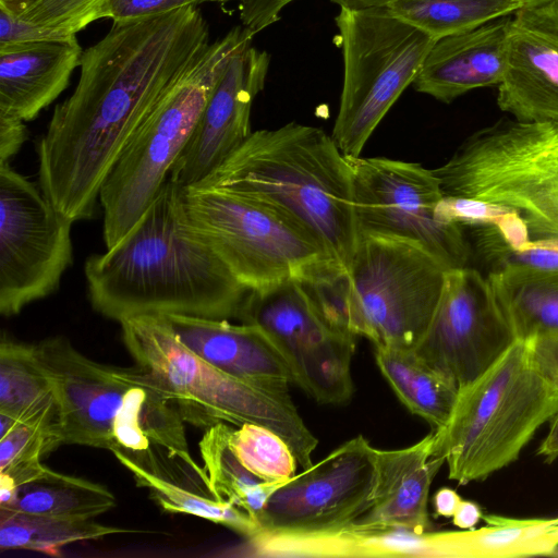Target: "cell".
Listing matches in <instances>:
<instances>
[{
  "label": "cell",
  "mask_w": 558,
  "mask_h": 558,
  "mask_svg": "<svg viewBox=\"0 0 558 558\" xmlns=\"http://www.w3.org/2000/svg\"><path fill=\"white\" fill-rule=\"evenodd\" d=\"M0 1H5V0H0Z\"/></svg>",
  "instance_id": "7dc6e473"
},
{
  "label": "cell",
  "mask_w": 558,
  "mask_h": 558,
  "mask_svg": "<svg viewBox=\"0 0 558 558\" xmlns=\"http://www.w3.org/2000/svg\"><path fill=\"white\" fill-rule=\"evenodd\" d=\"M33 349L53 386L63 445L131 452L160 446L194 461L185 422L143 368L98 363L61 336Z\"/></svg>",
  "instance_id": "277c9868"
},
{
  "label": "cell",
  "mask_w": 558,
  "mask_h": 558,
  "mask_svg": "<svg viewBox=\"0 0 558 558\" xmlns=\"http://www.w3.org/2000/svg\"><path fill=\"white\" fill-rule=\"evenodd\" d=\"M87 295L100 315L236 318L250 291L190 225L184 187L167 179L133 228L84 264Z\"/></svg>",
  "instance_id": "7a4b0ae2"
},
{
  "label": "cell",
  "mask_w": 558,
  "mask_h": 558,
  "mask_svg": "<svg viewBox=\"0 0 558 558\" xmlns=\"http://www.w3.org/2000/svg\"><path fill=\"white\" fill-rule=\"evenodd\" d=\"M210 44L196 5L113 22L83 51L72 95L37 143L38 185L73 222L95 217L101 186L129 140Z\"/></svg>",
  "instance_id": "6da1fadb"
},
{
  "label": "cell",
  "mask_w": 558,
  "mask_h": 558,
  "mask_svg": "<svg viewBox=\"0 0 558 558\" xmlns=\"http://www.w3.org/2000/svg\"><path fill=\"white\" fill-rule=\"evenodd\" d=\"M494 227L512 250H521L532 241L527 225L513 209L502 215Z\"/></svg>",
  "instance_id": "ab89813d"
},
{
  "label": "cell",
  "mask_w": 558,
  "mask_h": 558,
  "mask_svg": "<svg viewBox=\"0 0 558 558\" xmlns=\"http://www.w3.org/2000/svg\"><path fill=\"white\" fill-rule=\"evenodd\" d=\"M526 342L537 367L558 388V339H536Z\"/></svg>",
  "instance_id": "60d3db41"
},
{
  "label": "cell",
  "mask_w": 558,
  "mask_h": 558,
  "mask_svg": "<svg viewBox=\"0 0 558 558\" xmlns=\"http://www.w3.org/2000/svg\"><path fill=\"white\" fill-rule=\"evenodd\" d=\"M230 447L241 463L267 483L283 484L295 475L296 457L272 429L244 423L230 433Z\"/></svg>",
  "instance_id": "1f68e13d"
},
{
  "label": "cell",
  "mask_w": 558,
  "mask_h": 558,
  "mask_svg": "<svg viewBox=\"0 0 558 558\" xmlns=\"http://www.w3.org/2000/svg\"><path fill=\"white\" fill-rule=\"evenodd\" d=\"M107 0H5L0 7L29 23L76 34L96 20Z\"/></svg>",
  "instance_id": "836d02e7"
},
{
  "label": "cell",
  "mask_w": 558,
  "mask_h": 558,
  "mask_svg": "<svg viewBox=\"0 0 558 558\" xmlns=\"http://www.w3.org/2000/svg\"><path fill=\"white\" fill-rule=\"evenodd\" d=\"M112 453L131 472L136 485L146 488L163 511L208 520L246 539L257 535L258 525L245 511L215 498L204 468L182 480L187 472L201 468L195 461L189 462L160 446L137 452L113 450Z\"/></svg>",
  "instance_id": "7402d4cb"
},
{
  "label": "cell",
  "mask_w": 558,
  "mask_h": 558,
  "mask_svg": "<svg viewBox=\"0 0 558 558\" xmlns=\"http://www.w3.org/2000/svg\"><path fill=\"white\" fill-rule=\"evenodd\" d=\"M254 33L234 26L210 43L137 126L105 180L99 204L106 248L138 221L167 181L231 58Z\"/></svg>",
  "instance_id": "52a82bcc"
},
{
  "label": "cell",
  "mask_w": 558,
  "mask_h": 558,
  "mask_svg": "<svg viewBox=\"0 0 558 558\" xmlns=\"http://www.w3.org/2000/svg\"><path fill=\"white\" fill-rule=\"evenodd\" d=\"M206 1H220V2H225V1H231V0H206ZM241 1H245V0H241Z\"/></svg>",
  "instance_id": "bcb514c9"
},
{
  "label": "cell",
  "mask_w": 558,
  "mask_h": 558,
  "mask_svg": "<svg viewBox=\"0 0 558 558\" xmlns=\"http://www.w3.org/2000/svg\"><path fill=\"white\" fill-rule=\"evenodd\" d=\"M511 210L508 207L466 197L445 195L438 205L440 218L463 228L494 226L499 218Z\"/></svg>",
  "instance_id": "e575fe53"
},
{
  "label": "cell",
  "mask_w": 558,
  "mask_h": 558,
  "mask_svg": "<svg viewBox=\"0 0 558 558\" xmlns=\"http://www.w3.org/2000/svg\"><path fill=\"white\" fill-rule=\"evenodd\" d=\"M82 53L76 36L0 49V113L34 120L68 87Z\"/></svg>",
  "instance_id": "603a6c76"
},
{
  "label": "cell",
  "mask_w": 558,
  "mask_h": 558,
  "mask_svg": "<svg viewBox=\"0 0 558 558\" xmlns=\"http://www.w3.org/2000/svg\"><path fill=\"white\" fill-rule=\"evenodd\" d=\"M27 138L25 121L0 113V161L10 162Z\"/></svg>",
  "instance_id": "f35d334b"
},
{
  "label": "cell",
  "mask_w": 558,
  "mask_h": 558,
  "mask_svg": "<svg viewBox=\"0 0 558 558\" xmlns=\"http://www.w3.org/2000/svg\"><path fill=\"white\" fill-rule=\"evenodd\" d=\"M295 0H245L240 5L242 25L254 34L279 20L281 11Z\"/></svg>",
  "instance_id": "74e56055"
},
{
  "label": "cell",
  "mask_w": 558,
  "mask_h": 558,
  "mask_svg": "<svg viewBox=\"0 0 558 558\" xmlns=\"http://www.w3.org/2000/svg\"><path fill=\"white\" fill-rule=\"evenodd\" d=\"M385 7L434 40L514 14L523 8L519 0H395Z\"/></svg>",
  "instance_id": "4dcf8cb0"
},
{
  "label": "cell",
  "mask_w": 558,
  "mask_h": 558,
  "mask_svg": "<svg viewBox=\"0 0 558 558\" xmlns=\"http://www.w3.org/2000/svg\"><path fill=\"white\" fill-rule=\"evenodd\" d=\"M462 498L451 488H440L434 496V507L437 515L452 518Z\"/></svg>",
  "instance_id": "7bdbcfd3"
},
{
  "label": "cell",
  "mask_w": 558,
  "mask_h": 558,
  "mask_svg": "<svg viewBox=\"0 0 558 558\" xmlns=\"http://www.w3.org/2000/svg\"><path fill=\"white\" fill-rule=\"evenodd\" d=\"M514 340L487 275L463 266L447 270L435 315L413 351L460 389L487 371Z\"/></svg>",
  "instance_id": "2e32d148"
},
{
  "label": "cell",
  "mask_w": 558,
  "mask_h": 558,
  "mask_svg": "<svg viewBox=\"0 0 558 558\" xmlns=\"http://www.w3.org/2000/svg\"><path fill=\"white\" fill-rule=\"evenodd\" d=\"M558 411V388L537 367L529 342L514 340L480 377L459 389L433 456L459 485L483 481L515 461Z\"/></svg>",
  "instance_id": "5b68a950"
},
{
  "label": "cell",
  "mask_w": 558,
  "mask_h": 558,
  "mask_svg": "<svg viewBox=\"0 0 558 558\" xmlns=\"http://www.w3.org/2000/svg\"><path fill=\"white\" fill-rule=\"evenodd\" d=\"M335 21L343 84L331 136L344 155L357 157L392 105L413 84L436 40L387 7L340 8Z\"/></svg>",
  "instance_id": "30bf717a"
},
{
  "label": "cell",
  "mask_w": 558,
  "mask_h": 558,
  "mask_svg": "<svg viewBox=\"0 0 558 558\" xmlns=\"http://www.w3.org/2000/svg\"><path fill=\"white\" fill-rule=\"evenodd\" d=\"M486 275L515 340L558 339V271L506 267Z\"/></svg>",
  "instance_id": "d4e9b609"
},
{
  "label": "cell",
  "mask_w": 558,
  "mask_h": 558,
  "mask_svg": "<svg viewBox=\"0 0 558 558\" xmlns=\"http://www.w3.org/2000/svg\"><path fill=\"white\" fill-rule=\"evenodd\" d=\"M481 519H483L481 507L473 501L463 499L452 515L453 524L464 530L473 527Z\"/></svg>",
  "instance_id": "b9f144b4"
},
{
  "label": "cell",
  "mask_w": 558,
  "mask_h": 558,
  "mask_svg": "<svg viewBox=\"0 0 558 558\" xmlns=\"http://www.w3.org/2000/svg\"><path fill=\"white\" fill-rule=\"evenodd\" d=\"M549 422V429L537 449V454L550 463L558 458V411Z\"/></svg>",
  "instance_id": "ee69618b"
},
{
  "label": "cell",
  "mask_w": 558,
  "mask_h": 558,
  "mask_svg": "<svg viewBox=\"0 0 558 558\" xmlns=\"http://www.w3.org/2000/svg\"><path fill=\"white\" fill-rule=\"evenodd\" d=\"M114 495L104 485L45 468L19 486L0 510L38 515L94 519L116 506Z\"/></svg>",
  "instance_id": "4316f807"
},
{
  "label": "cell",
  "mask_w": 558,
  "mask_h": 558,
  "mask_svg": "<svg viewBox=\"0 0 558 558\" xmlns=\"http://www.w3.org/2000/svg\"><path fill=\"white\" fill-rule=\"evenodd\" d=\"M485 525L439 532L444 557L512 558L551 556L558 547V517L517 519L483 515Z\"/></svg>",
  "instance_id": "cb8c5ba5"
},
{
  "label": "cell",
  "mask_w": 558,
  "mask_h": 558,
  "mask_svg": "<svg viewBox=\"0 0 558 558\" xmlns=\"http://www.w3.org/2000/svg\"><path fill=\"white\" fill-rule=\"evenodd\" d=\"M497 104L520 121L558 122V1L513 14Z\"/></svg>",
  "instance_id": "ac0fdd59"
},
{
  "label": "cell",
  "mask_w": 558,
  "mask_h": 558,
  "mask_svg": "<svg viewBox=\"0 0 558 558\" xmlns=\"http://www.w3.org/2000/svg\"><path fill=\"white\" fill-rule=\"evenodd\" d=\"M359 233L415 243L448 269L468 266L472 255L464 228L444 221L445 196L433 170L387 157H350Z\"/></svg>",
  "instance_id": "7c38bea8"
},
{
  "label": "cell",
  "mask_w": 558,
  "mask_h": 558,
  "mask_svg": "<svg viewBox=\"0 0 558 558\" xmlns=\"http://www.w3.org/2000/svg\"><path fill=\"white\" fill-rule=\"evenodd\" d=\"M73 221L40 186L0 161V314L12 317L58 291L73 264Z\"/></svg>",
  "instance_id": "4fadbf2b"
},
{
  "label": "cell",
  "mask_w": 558,
  "mask_h": 558,
  "mask_svg": "<svg viewBox=\"0 0 558 558\" xmlns=\"http://www.w3.org/2000/svg\"><path fill=\"white\" fill-rule=\"evenodd\" d=\"M340 8L364 9L373 7H385L395 0H330ZM523 7L539 5L558 0H519Z\"/></svg>",
  "instance_id": "f6af8a7d"
},
{
  "label": "cell",
  "mask_w": 558,
  "mask_h": 558,
  "mask_svg": "<svg viewBox=\"0 0 558 558\" xmlns=\"http://www.w3.org/2000/svg\"><path fill=\"white\" fill-rule=\"evenodd\" d=\"M375 360L396 396L434 430L444 427L457 402L458 386L427 365L413 349L376 347Z\"/></svg>",
  "instance_id": "484cf974"
},
{
  "label": "cell",
  "mask_w": 558,
  "mask_h": 558,
  "mask_svg": "<svg viewBox=\"0 0 558 558\" xmlns=\"http://www.w3.org/2000/svg\"><path fill=\"white\" fill-rule=\"evenodd\" d=\"M509 16L436 40L413 82L415 90L450 104L473 89L498 86L508 68Z\"/></svg>",
  "instance_id": "d6986e66"
},
{
  "label": "cell",
  "mask_w": 558,
  "mask_h": 558,
  "mask_svg": "<svg viewBox=\"0 0 558 558\" xmlns=\"http://www.w3.org/2000/svg\"><path fill=\"white\" fill-rule=\"evenodd\" d=\"M270 56L248 45L228 63L168 179L182 187L196 185L251 135L253 100L263 90Z\"/></svg>",
  "instance_id": "e0dca14e"
},
{
  "label": "cell",
  "mask_w": 558,
  "mask_h": 558,
  "mask_svg": "<svg viewBox=\"0 0 558 558\" xmlns=\"http://www.w3.org/2000/svg\"><path fill=\"white\" fill-rule=\"evenodd\" d=\"M206 0H107L101 19L113 22L142 20L166 14Z\"/></svg>",
  "instance_id": "8d00e7d4"
},
{
  "label": "cell",
  "mask_w": 558,
  "mask_h": 558,
  "mask_svg": "<svg viewBox=\"0 0 558 558\" xmlns=\"http://www.w3.org/2000/svg\"><path fill=\"white\" fill-rule=\"evenodd\" d=\"M177 339L218 369L252 385L288 390L291 372L257 325L190 315H163Z\"/></svg>",
  "instance_id": "ffe728a7"
},
{
  "label": "cell",
  "mask_w": 558,
  "mask_h": 558,
  "mask_svg": "<svg viewBox=\"0 0 558 558\" xmlns=\"http://www.w3.org/2000/svg\"><path fill=\"white\" fill-rule=\"evenodd\" d=\"M193 186L225 191L282 211L348 269L359 239L351 167L324 130L290 122L252 132Z\"/></svg>",
  "instance_id": "3957f363"
},
{
  "label": "cell",
  "mask_w": 558,
  "mask_h": 558,
  "mask_svg": "<svg viewBox=\"0 0 558 558\" xmlns=\"http://www.w3.org/2000/svg\"><path fill=\"white\" fill-rule=\"evenodd\" d=\"M239 319L267 333L283 356L292 383L317 402L342 404L351 399L356 336L331 325L300 280L251 292Z\"/></svg>",
  "instance_id": "9a60e30c"
},
{
  "label": "cell",
  "mask_w": 558,
  "mask_h": 558,
  "mask_svg": "<svg viewBox=\"0 0 558 558\" xmlns=\"http://www.w3.org/2000/svg\"><path fill=\"white\" fill-rule=\"evenodd\" d=\"M376 477V448L359 435L280 485L247 541L336 536L369 508Z\"/></svg>",
  "instance_id": "5bb4252c"
},
{
  "label": "cell",
  "mask_w": 558,
  "mask_h": 558,
  "mask_svg": "<svg viewBox=\"0 0 558 558\" xmlns=\"http://www.w3.org/2000/svg\"><path fill=\"white\" fill-rule=\"evenodd\" d=\"M155 533L105 525L93 519H74L0 510V549H25L60 556V548L116 534Z\"/></svg>",
  "instance_id": "f1b7e54d"
},
{
  "label": "cell",
  "mask_w": 558,
  "mask_h": 558,
  "mask_svg": "<svg viewBox=\"0 0 558 558\" xmlns=\"http://www.w3.org/2000/svg\"><path fill=\"white\" fill-rule=\"evenodd\" d=\"M433 447L434 432L407 448L376 449L377 477L372 504L347 530L427 532L429 488L445 463L442 458L433 456Z\"/></svg>",
  "instance_id": "44dd1931"
},
{
  "label": "cell",
  "mask_w": 558,
  "mask_h": 558,
  "mask_svg": "<svg viewBox=\"0 0 558 558\" xmlns=\"http://www.w3.org/2000/svg\"><path fill=\"white\" fill-rule=\"evenodd\" d=\"M433 171L445 195L513 209L532 240L558 242V122L502 118Z\"/></svg>",
  "instance_id": "ba28073f"
},
{
  "label": "cell",
  "mask_w": 558,
  "mask_h": 558,
  "mask_svg": "<svg viewBox=\"0 0 558 558\" xmlns=\"http://www.w3.org/2000/svg\"><path fill=\"white\" fill-rule=\"evenodd\" d=\"M75 36L76 34L29 23L0 7V49L40 41L66 40Z\"/></svg>",
  "instance_id": "d590c367"
},
{
  "label": "cell",
  "mask_w": 558,
  "mask_h": 558,
  "mask_svg": "<svg viewBox=\"0 0 558 558\" xmlns=\"http://www.w3.org/2000/svg\"><path fill=\"white\" fill-rule=\"evenodd\" d=\"M231 430L227 423L205 429L198 445L204 469L215 498L231 502L256 522L270 495L282 484L267 483L241 463L230 447Z\"/></svg>",
  "instance_id": "83f0119b"
},
{
  "label": "cell",
  "mask_w": 558,
  "mask_h": 558,
  "mask_svg": "<svg viewBox=\"0 0 558 558\" xmlns=\"http://www.w3.org/2000/svg\"><path fill=\"white\" fill-rule=\"evenodd\" d=\"M184 204L193 230L252 292L342 267L303 226L264 203L189 186Z\"/></svg>",
  "instance_id": "9c48e42d"
},
{
  "label": "cell",
  "mask_w": 558,
  "mask_h": 558,
  "mask_svg": "<svg viewBox=\"0 0 558 558\" xmlns=\"http://www.w3.org/2000/svg\"><path fill=\"white\" fill-rule=\"evenodd\" d=\"M63 445L58 404L41 412L15 421L11 428L0 436V470L11 465L41 460Z\"/></svg>",
  "instance_id": "d6a6232c"
},
{
  "label": "cell",
  "mask_w": 558,
  "mask_h": 558,
  "mask_svg": "<svg viewBox=\"0 0 558 558\" xmlns=\"http://www.w3.org/2000/svg\"><path fill=\"white\" fill-rule=\"evenodd\" d=\"M120 325L136 365L151 376L185 423L203 429L218 423L263 425L288 442L303 470L313 464L318 440L288 390L252 385L218 369L182 344L163 315L134 316Z\"/></svg>",
  "instance_id": "8992f818"
},
{
  "label": "cell",
  "mask_w": 558,
  "mask_h": 558,
  "mask_svg": "<svg viewBox=\"0 0 558 558\" xmlns=\"http://www.w3.org/2000/svg\"><path fill=\"white\" fill-rule=\"evenodd\" d=\"M448 268L422 246L359 233L348 275V325L376 347L413 349L428 328Z\"/></svg>",
  "instance_id": "8fae6325"
},
{
  "label": "cell",
  "mask_w": 558,
  "mask_h": 558,
  "mask_svg": "<svg viewBox=\"0 0 558 558\" xmlns=\"http://www.w3.org/2000/svg\"><path fill=\"white\" fill-rule=\"evenodd\" d=\"M54 403L53 386L35 356L33 343L3 336L0 342V414L20 421Z\"/></svg>",
  "instance_id": "f546056e"
}]
</instances>
